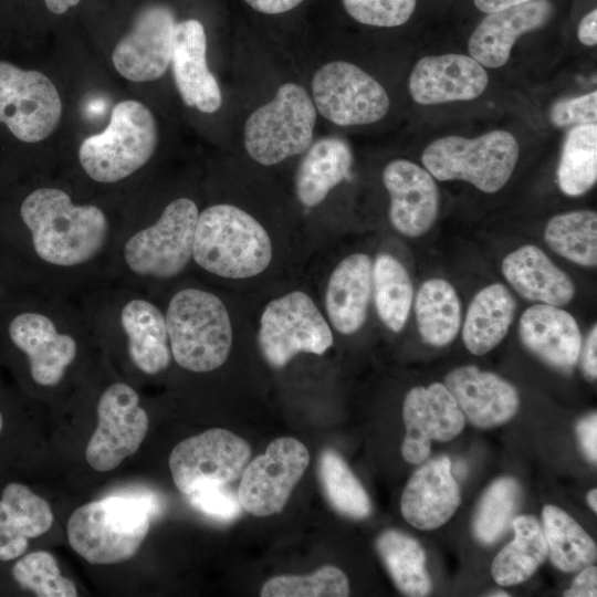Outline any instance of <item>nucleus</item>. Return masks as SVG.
<instances>
[{
    "instance_id": "f257e3e1",
    "label": "nucleus",
    "mask_w": 597,
    "mask_h": 597,
    "mask_svg": "<svg viewBox=\"0 0 597 597\" xmlns=\"http://www.w3.org/2000/svg\"><path fill=\"white\" fill-rule=\"evenodd\" d=\"M1 324L40 387H55L64 379L78 355L80 335L91 329L76 300L35 293L18 302Z\"/></svg>"
},
{
    "instance_id": "f03ea898",
    "label": "nucleus",
    "mask_w": 597,
    "mask_h": 597,
    "mask_svg": "<svg viewBox=\"0 0 597 597\" xmlns=\"http://www.w3.org/2000/svg\"><path fill=\"white\" fill-rule=\"evenodd\" d=\"M199 209L181 197L170 201L151 223L123 228L111 280L142 289L146 282L181 274L192 260Z\"/></svg>"
},
{
    "instance_id": "7ed1b4c3",
    "label": "nucleus",
    "mask_w": 597,
    "mask_h": 597,
    "mask_svg": "<svg viewBox=\"0 0 597 597\" xmlns=\"http://www.w3.org/2000/svg\"><path fill=\"white\" fill-rule=\"evenodd\" d=\"M92 328H111L125 342L136 369L157 375L171 363L165 312L142 290L108 280L77 300Z\"/></svg>"
},
{
    "instance_id": "20e7f679",
    "label": "nucleus",
    "mask_w": 597,
    "mask_h": 597,
    "mask_svg": "<svg viewBox=\"0 0 597 597\" xmlns=\"http://www.w3.org/2000/svg\"><path fill=\"white\" fill-rule=\"evenodd\" d=\"M160 509L153 494H113L86 503L69 519L66 531L72 548L96 565L132 558L143 544L150 519Z\"/></svg>"
},
{
    "instance_id": "39448f33",
    "label": "nucleus",
    "mask_w": 597,
    "mask_h": 597,
    "mask_svg": "<svg viewBox=\"0 0 597 597\" xmlns=\"http://www.w3.org/2000/svg\"><path fill=\"white\" fill-rule=\"evenodd\" d=\"M192 260L202 270L226 279H248L272 260L266 230L244 210L228 203L199 212Z\"/></svg>"
},
{
    "instance_id": "423d86ee",
    "label": "nucleus",
    "mask_w": 597,
    "mask_h": 597,
    "mask_svg": "<svg viewBox=\"0 0 597 597\" xmlns=\"http://www.w3.org/2000/svg\"><path fill=\"white\" fill-rule=\"evenodd\" d=\"M174 360L184 369L207 373L222 366L232 346V326L226 305L216 294L184 287L165 311Z\"/></svg>"
},
{
    "instance_id": "0eeeda50",
    "label": "nucleus",
    "mask_w": 597,
    "mask_h": 597,
    "mask_svg": "<svg viewBox=\"0 0 597 597\" xmlns=\"http://www.w3.org/2000/svg\"><path fill=\"white\" fill-rule=\"evenodd\" d=\"M157 125L143 103L126 100L112 109L107 127L85 138L78 161L85 175L97 184H116L144 167L156 149Z\"/></svg>"
},
{
    "instance_id": "6e6552de",
    "label": "nucleus",
    "mask_w": 597,
    "mask_h": 597,
    "mask_svg": "<svg viewBox=\"0 0 597 597\" xmlns=\"http://www.w3.org/2000/svg\"><path fill=\"white\" fill-rule=\"evenodd\" d=\"M520 155L515 137L502 129L476 138L446 136L423 150L421 160L440 181L464 180L479 190L493 193L510 179Z\"/></svg>"
},
{
    "instance_id": "1a4fd4ad",
    "label": "nucleus",
    "mask_w": 597,
    "mask_h": 597,
    "mask_svg": "<svg viewBox=\"0 0 597 597\" xmlns=\"http://www.w3.org/2000/svg\"><path fill=\"white\" fill-rule=\"evenodd\" d=\"M315 123L316 108L306 90L285 83L272 101L248 117L244 147L259 164L276 165L310 147Z\"/></svg>"
},
{
    "instance_id": "9d476101",
    "label": "nucleus",
    "mask_w": 597,
    "mask_h": 597,
    "mask_svg": "<svg viewBox=\"0 0 597 597\" xmlns=\"http://www.w3.org/2000/svg\"><path fill=\"white\" fill-rule=\"evenodd\" d=\"M258 342L269 365L281 368L298 353L324 354L333 345V334L313 300L294 291L265 306Z\"/></svg>"
},
{
    "instance_id": "9b49d317",
    "label": "nucleus",
    "mask_w": 597,
    "mask_h": 597,
    "mask_svg": "<svg viewBox=\"0 0 597 597\" xmlns=\"http://www.w3.org/2000/svg\"><path fill=\"white\" fill-rule=\"evenodd\" d=\"M251 453L244 439L213 428L179 442L169 455V469L175 485L187 496L206 485H228L238 480Z\"/></svg>"
},
{
    "instance_id": "f8f14e48",
    "label": "nucleus",
    "mask_w": 597,
    "mask_h": 597,
    "mask_svg": "<svg viewBox=\"0 0 597 597\" xmlns=\"http://www.w3.org/2000/svg\"><path fill=\"white\" fill-rule=\"evenodd\" d=\"M62 115V102L52 81L34 70L0 61V123L21 142L49 137Z\"/></svg>"
},
{
    "instance_id": "ddd939ff",
    "label": "nucleus",
    "mask_w": 597,
    "mask_h": 597,
    "mask_svg": "<svg viewBox=\"0 0 597 597\" xmlns=\"http://www.w3.org/2000/svg\"><path fill=\"white\" fill-rule=\"evenodd\" d=\"M315 108L339 126L367 125L389 109L383 85L355 64L334 61L323 65L312 81Z\"/></svg>"
},
{
    "instance_id": "4468645a",
    "label": "nucleus",
    "mask_w": 597,
    "mask_h": 597,
    "mask_svg": "<svg viewBox=\"0 0 597 597\" xmlns=\"http://www.w3.org/2000/svg\"><path fill=\"white\" fill-rule=\"evenodd\" d=\"M97 427L85 450L87 463L106 472L134 454L148 431V416L137 391L128 384L107 386L97 402Z\"/></svg>"
},
{
    "instance_id": "2eb2a0df",
    "label": "nucleus",
    "mask_w": 597,
    "mask_h": 597,
    "mask_svg": "<svg viewBox=\"0 0 597 597\" xmlns=\"http://www.w3.org/2000/svg\"><path fill=\"white\" fill-rule=\"evenodd\" d=\"M308 462L301 441L290 437L273 440L263 454L248 462L240 476L237 494L242 509L254 516L281 512Z\"/></svg>"
},
{
    "instance_id": "dca6fc26",
    "label": "nucleus",
    "mask_w": 597,
    "mask_h": 597,
    "mask_svg": "<svg viewBox=\"0 0 597 597\" xmlns=\"http://www.w3.org/2000/svg\"><path fill=\"white\" fill-rule=\"evenodd\" d=\"M176 23L174 12L166 6L142 9L130 31L114 49L112 61L116 71L132 82L161 77L171 63Z\"/></svg>"
},
{
    "instance_id": "f3484780",
    "label": "nucleus",
    "mask_w": 597,
    "mask_h": 597,
    "mask_svg": "<svg viewBox=\"0 0 597 597\" xmlns=\"http://www.w3.org/2000/svg\"><path fill=\"white\" fill-rule=\"evenodd\" d=\"M402 416L406 436L401 454L411 464L427 460L431 441H450L465 426V418L455 399L441 383L412 388L404 400Z\"/></svg>"
},
{
    "instance_id": "a211bd4d",
    "label": "nucleus",
    "mask_w": 597,
    "mask_h": 597,
    "mask_svg": "<svg viewBox=\"0 0 597 597\" xmlns=\"http://www.w3.org/2000/svg\"><path fill=\"white\" fill-rule=\"evenodd\" d=\"M383 181L390 196L394 228L407 237L426 233L439 210V190L431 174L412 161L396 159L385 167Z\"/></svg>"
},
{
    "instance_id": "6ab92c4d",
    "label": "nucleus",
    "mask_w": 597,
    "mask_h": 597,
    "mask_svg": "<svg viewBox=\"0 0 597 597\" xmlns=\"http://www.w3.org/2000/svg\"><path fill=\"white\" fill-rule=\"evenodd\" d=\"M488 82L484 67L469 55L425 56L410 73L409 92L421 105L471 101L484 92Z\"/></svg>"
},
{
    "instance_id": "aec40b11",
    "label": "nucleus",
    "mask_w": 597,
    "mask_h": 597,
    "mask_svg": "<svg viewBox=\"0 0 597 597\" xmlns=\"http://www.w3.org/2000/svg\"><path fill=\"white\" fill-rule=\"evenodd\" d=\"M444 385L455 399L464 418L482 429L507 422L519 409L515 388L500 376L462 366L451 370Z\"/></svg>"
},
{
    "instance_id": "412c9836",
    "label": "nucleus",
    "mask_w": 597,
    "mask_h": 597,
    "mask_svg": "<svg viewBox=\"0 0 597 597\" xmlns=\"http://www.w3.org/2000/svg\"><path fill=\"white\" fill-rule=\"evenodd\" d=\"M461 503L451 461L441 455L427 461L409 479L400 502L404 519L419 530H434L454 514Z\"/></svg>"
},
{
    "instance_id": "4be33fe9",
    "label": "nucleus",
    "mask_w": 597,
    "mask_h": 597,
    "mask_svg": "<svg viewBox=\"0 0 597 597\" xmlns=\"http://www.w3.org/2000/svg\"><path fill=\"white\" fill-rule=\"evenodd\" d=\"M205 28L195 19L177 22L174 32L172 72L178 92L187 106L214 113L221 106L218 81L207 64Z\"/></svg>"
},
{
    "instance_id": "5701e85b",
    "label": "nucleus",
    "mask_w": 597,
    "mask_h": 597,
    "mask_svg": "<svg viewBox=\"0 0 597 597\" xmlns=\"http://www.w3.org/2000/svg\"><path fill=\"white\" fill-rule=\"evenodd\" d=\"M552 14L553 6L548 0H532L488 13L469 39L470 56L482 66H503L517 38L542 28Z\"/></svg>"
},
{
    "instance_id": "b1692460",
    "label": "nucleus",
    "mask_w": 597,
    "mask_h": 597,
    "mask_svg": "<svg viewBox=\"0 0 597 597\" xmlns=\"http://www.w3.org/2000/svg\"><path fill=\"white\" fill-rule=\"evenodd\" d=\"M522 343L548 365L567 371L582 352V334L575 318L565 310L548 304L528 307L520 318Z\"/></svg>"
},
{
    "instance_id": "393cba45",
    "label": "nucleus",
    "mask_w": 597,
    "mask_h": 597,
    "mask_svg": "<svg viewBox=\"0 0 597 597\" xmlns=\"http://www.w3.org/2000/svg\"><path fill=\"white\" fill-rule=\"evenodd\" d=\"M53 524L50 504L29 486L12 482L0 498V561L22 556L29 540L46 533Z\"/></svg>"
},
{
    "instance_id": "a878e982",
    "label": "nucleus",
    "mask_w": 597,
    "mask_h": 597,
    "mask_svg": "<svg viewBox=\"0 0 597 597\" xmlns=\"http://www.w3.org/2000/svg\"><path fill=\"white\" fill-rule=\"evenodd\" d=\"M502 273L521 296L532 302L563 306L575 295L568 275L533 244L509 253L503 260Z\"/></svg>"
},
{
    "instance_id": "bb28decb",
    "label": "nucleus",
    "mask_w": 597,
    "mask_h": 597,
    "mask_svg": "<svg viewBox=\"0 0 597 597\" xmlns=\"http://www.w3.org/2000/svg\"><path fill=\"white\" fill-rule=\"evenodd\" d=\"M371 285L373 265L366 254H350L335 268L327 284L325 306L336 331L349 335L363 326Z\"/></svg>"
},
{
    "instance_id": "cd10ccee",
    "label": "nucleus",
    "mask_w": 597,
    "mask_h": 597,
    "mask_svg": "<svg viewBox=\"0 0 597 597\" xmlns=\"http://www.w3.org/2000/svg\"><path fill=\"white\" fill-rule=\"evenodd\" d=\"M353 153L338 137H322L310 145L297 169L295 187L301 203L314 207L349 175Z\"/></svg>"
},
{
    "instance_id": "c85d7f7f",
    "label": "nucleus",
    "mask_w": 597,
    "mask_h": 597,
    "mask_svg": "<svg viewBox=\"0 0 597 597\" xmlns=\"http://www.w3.org/2000/svg\"><path fill=\"white\" fill-rule=\"evenodd\" d=\"M516 302L501 283L485 286L471 301L462 328L469 352L483 355L498 346L513 322Z\"/></svg>"
},
{
    "instance_id": "c756f323",
    "label": "nucleus",
    "mask_w": 597,
    "mask_h": 597,
    "mask_svg": "<svg viewBox=\"0 0 597 597\" xmlns=\"http://www.w3.org/2000/svg\"><path fill=\"white\" fill-rule=\"evenodd\" d=\"M514 540L493 559L492 577L501 586L528 579L548 556V547L538 521L531 515L514 519Z\"/></svg>"
},
{
    "instance_id": "7c9ffc66",
    "label": "nucleus",
    "mask_w": 597,
    "mask_h": 597,
    "mask_svg": "<svg viewBox=\"0 0 597 597\" xmlns=\"http://www.w3.org/2000/svg\"><path fill=\"white\" fill-rule=\"evenodd\" d=\"M415 314L419 333L429 345L446 346L459 333L461 306L455 290L446 280L431 279L419 287Z\"/></svg>"
},
{
    "instance_id": "2f4dec72",
    "label": "nucleus",
    "mask_w": 597,
    "mask_h": 597,
    "mask_svg": "<svg viewBox=\"0 0 597 597\" xmlns=\"http://www.w3.org/2000/svg\"><path fill=\"white\" fill-rule=\"evenodd\" d=\"M542 517L549 558L558 569L575 573L595 563V542L569 514L546 505Z\"/></svg>"
},
{
    "instance_id": "473e14b6",
    "label": "nucleus",
    "mask_w": 597,
    "mask_h": 597,
    "mask_svg": "<svg viewBox=\"0 0 597 597\" xmlns=\"http://www.w3.org/2000/svg\"><path fill=\"white\" fill-rule=\"evenodd\" d=\"M377 552L397 588L407 596H427L431 580L426 554L411 536L396 530L385 531L376 541Z\"/></svg>"
},
{
    "instance_id": "72a5a7b5",
    "label": "nucleus",
    "mask_w": 597,
    "mask_h": 597,
    "mask_svg": "<svg viewBox=\"0 0 597 597\" xmlns=\"http://www.w3.org/2000/svg\"><path fill=\"white\" fill-rule=\"evenodd\" d=\"M374 300L381 322L400 332L409 316L413 289L405 266L392 255H377L373 265Z\"/></svg>"
},
{
    "instance_id": "f704fd0d",
    "label": "nucleus",
    "mask_w": 597,
    "mask_h": 597,
    "mask_svg": "<svg viewBox=\"0 0 597 597\" xmlns=\"http://www.w3.org/2000/svg\"><path fill=\"white\" fill-rule=\"evenodd\" d=\"M544 240L563 258L583 266H596V211L577 210L554 216L546 224Z\"/></svg>"
},
{
    "instance_id": "c9c22d12",
    "label": "nucleus",
    "mask_w": 597,
    "mask_h": 597,
    "mask_svg": "<svg viewBox=\"0 0 597 597\" xmlns=\"http://www.w3.org/2000/svg\"><path fill=\"white\" fill-rule=\"evenodd\" d=\"M597 179V125L572 127L557 167L561 190L572 197L587 192Z\"/></svg>"
},
{
    "instance_id": "e433bc0d",
    "label": "nucleus",
    "mask_w": 597,
    "mask_h": 597,
    "mask_svg": "<svg viewBox=\"0 0 597 597\" xmlns=\"http://www.w3.org/2000/svg\"><path fill=\"white\" fill-rule=\"evenodd\" d=\"M318 476L325 498L339 514L358 520L370 514L367 492L337 452L326 449L321 453Z\"/></svg>"
},
{
    "instance_id": "4c0bfd02",
    "label": "nucleus",
    "mask_w": 597,
    "mask_h": 597,
    "mask_svg": "<svg viewBox=\"0 0 597 597\" xmlns=\"http://www.w3.org/2000/svg\"><path fill=\"white\" fill-rule=\"evenodd\" d=\"M520 493L519 483L510 476L500 478L488 488L473 519V534L480 543L492 544L507 530Z\"/></svg>"
},
{
    "instance_id": "58836bf2",
    "label": "nucleus",
    "mask_w": 597,
    "mask_h": 597,
    "mask_svg": "<svg viewBox=\"0 0 597 597\" xmlns=\"http://www.w3.org/2000/svg\"><path fill=\"white\" fill-rule=\"evenodd\" d=\"M12 577L22 589L39 597L77 596L75 584L62 576L54 556L45 551L31 552L18 559Z\"/></svg>"
},
{
    "instance_id": "ea45409f",
    "label": "nucleus",
    "mask_w": 597,
    "mask_h": 597,
    "mask_svg": "<svg viewBox=\"0 0 597 597\" xmlns=\"http://www.w3.org/2000/svg\"><path fill=\"white\" fill-rule=\"evenodd\" d=\"M349 594L346 575L327 565L306 576L281 575L266 580L262 597H345Z\"/></svg>"
},
{
    "instance_id": "a19ab883",
    "label": "nucleus",
    "mask_w": 597,
    "mask_h": 597,
    "mask_svg": "<svg viewBox=\"0 0 597 597\" xmlns=\"http://www.w3.org/2000/svg\"><path fill=\"white\" fill-rule=\"evenodd\" d=\"M356 21L374 27L392 28L406 23L417 0H342Z\"/></svg>"
},
{
    "instance_id": "79ce46f5",
    "label": "nucleus",
    "mask_w": 597,
    "mask_h": 597,
    "mask_svg": "<svg viewBox=\"0 0 597 597\" xmlns=\"http://www.w3.org/2000/svg\"><path fill=\"white\" fill-rule=\"evenodd\" d=\"M187 498L192 507L217 522H232L242 512L238 494L227 485H206L195 490Z\"/></svg>"
},
{
    "instance_id": "37998d69",
    "label": "nucleus",
    "mask_w": 597,
    "mask_h": 597,
    "mask_svg": "<svg viewBox=\"0 0 597 597\" xmlns=\"http://www.w3.org/2000/svg\"><path fill=\"white\" fill-rule=\"evenodd\" d=\"M549 121L556 127L596 124L597 92L556 101L549 109Z\"/></svg>"
},
{
    "instance_id": "c03bdc74",
    "label": "nucleus",
    "mask_w": 597,
    "mask_h": 597,
    "mask_svg": "<svg viewBox=\"0 0 597 597\" xmlns=\"http://www.w3.org/2000/svg\"><path fill=\"white\" fill-rule=\"evenodd\" d=\"M577 437L583 449V452L589 461L597 460V415L593 412L588 417L582 419L577 427Z\"/></svg>"
},
{
    "instance_id": "a18cd8bd",
    "label": "nucleus",
    "mask_w": 597,
    "mask_h": 597,
    "mask_svg": "<svg viewBox=\"0 0 597 597\" xmlns=\"http://www.w3.org/2000/svg\"><path fill=\"white\" fill-rule=\"evenodd\" d=\"M569 589L565 590L566 597H596L597 596V568L587 566L579 570Z\"/></svg>"
},
{
    "instance_id": "49530a36",
    "label": "nucleus",
    "mask_w": 597,
    "mask_h": 597,
    "mask_svg": "<svg viewBox=\"0 0 597 597\" xmlns=\"http://www.w3.org/2000/svg\"><path fill=\"white\" fill-rule=\"evenodd\" d=\"M582 367L585 376L595 380L597 377V326L589 332L582 355Z\"/></svg>"
},
{
    "instance_id": "de8ad7c7",
    "label": "nucleus",
    "mask_w": 597,
    "mask_h": 597,
    "mask_svg": "<svg viewBox=\"0 0 597 597\" xmlns=\"http://www.w3.org/2000/svg\"><path fill=\"white\" fill-rule=\"evenodd\" d=\"M254 10L266 13H284L298 6L303 0H244Z\"/></svg>"
},
{
    "instance_id": "09e8293b",
    "label": "nucleus",
    "mask_w": 597,
    "mask_h": 597,
    "mask_svg": "<svg viewBox=\"0 0 597 597\" xmlns=\"http://www.w3.org/2000/svg\"><path fill=\"white\" fill-rule=\"evenodd\" d=\"M579 41L588 46L597 43V11L594 9L587 13L580 21L577 30Z\"/></svg>"
},
{
    "instance_id": "8fccbe9b",
    "label": "nucleus",
    "mask_w": 597,
    "mask_h": 597,
    "mask_svg": "<svg viewBox=\"0 0 597 597\" xmlns=\"http://www.w3.org/2000/svg\"><path fill=\"white\" fill-rule=\"evenodd\" d=\"M478 9L485 13L500 11L532 0H473Z\"/></svg>"
},
{
    "instance_id": "3c124183",
    "label": "nucleus",
    "mask_w": 597,
    "mask_h": 597,
    "mask_svg": "<svg viewBox=\"0 0 597 597\" xmlns=\"http://www.w3.org/2000/svg\"><path fill=\"white\" fill-rule=\"evenodd\" d=\"M78 2L80 0H44L46 8L55 14L66 12L71 7H75Z\"/></svg>"
},
{
    "instance_id": "603ef678",
    "label": "nucleus",
    "mask_w": 597,
    "mask_h": 597,
    "mask_svg": "<svg viewBox=\"0 0 597 597\" xmlns=\"http://www.w3.org/2000/svg\"><path fill=\"white\" fill-rule=\"evenodd\" d=\"M587 502L594 512H597V490L593 489L587 494Z\"/></svg>"
},
{
    "instance_id": "864d4df0",
    "label": "nucleus",
    "mask_w": 597,
    "mask_h": 597,
    "mask_svg": "<svg viewBox=\"0 0 597 597\" xmlns=\"http://www.w3.org/2000/svg\"><path fill=\"white\" fill-rule=\"evenodd\" d=\"M491 596H495V597H498V596L504 597L505 596V597H509L510 595L506 594L505 591H498V593L491 594Z\"/></svg>"
},
{
    "instance_id": "5fc2aeb1",
    "label": "nucleus",
    "mask_w": 597,
    "mask_h": 597,
    "mask_svg": "<svg viewBox=\"0 0 597 597\" xmlns=\"http://www.w3.org/2000/svg\"><path fill=\"white\" fill-rule=\"evenodd\" d=\"M2 428H3V416L0 411V432L2 431Z\"/></svg>"
}]
</instances>
